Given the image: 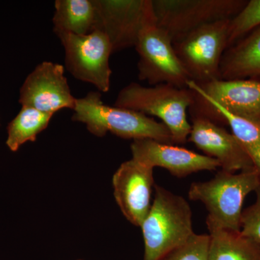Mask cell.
<instances>
[{
  "label": "cell",
  "mask_w": 260,
  "mask_h": 260,
  "mask_svg": "<svg viewBox=\"0 0 260 260\" xmlns=\"http://www.w3.org/2000/svg\"><path fill=\"white\" fill-rule=\"evenodd\" d=\"M255 192L254 204L243 210L240 233L260 246V186Z\"/></svg>",
  "instance_id": "7402d4cb"
},
{
  "label": "cell",
  "mask_w": 260,
  "mask_h": 260,
  "mask_svg": "<svg viewBox=\"0 0 260 260\" xmlns=\"http://www.w3.org/2000/svg\"><path fill=\"white\" fill-rule=\"evenodd\" d=\"M54 114L40 112L30 107L21 110L8 126L6 145L11 151H18L28 142H35L37 136L47 129Z\"/></svg>",
  "instance_id": "ac0fdd59"
},
{
  "label": "cell",
  "mask_w": 260,
  "mask_h": 260,
  "mask_svg": "<svg viewBox=\"0 0 260 260\" xmlns=\"http://www.w3.org/2000/svg\"><path fill=\"white\" fill-rule=\"evenodd\" d=\"M76 98L70 90L64 67L44 61L37 65L25 80L20 90L22 107L55 114L63 109H74Z\"/></svg>",
  "instance_id": "30bf717a"
},
{
  "label": "cell",
  "mask_w": 260,
  "mask_h": 260,
  "mask_svg": "<svg viewBox=\"0 0 260 260\" xmlns=\"http://www.w3.org/2000/svg\"><path fill=\"white\" fill-rule=\"evenodd\" d=\"M116 203L126 220L141 226L151 207L155 186L153 169L132 158L123 162L113 176Z\"/></svg>",
  "instance_id": "7c38bea8"
},
{
  "label": "cell",
  "mask_w": 260,
  "mask_h": 260,
  "mask_svg": "<svg viewBox=\"0 0 260 260\" xmlns=\"http://www.w3.org/2000/svg\"><path fill=\"white\" fill-rule=\"evenodd\" d=\"M194 102V92L189 88L169 84L146 87L133 82L119 91L114 106L158 118L170 131L174 145H182L190 134L187 112Z\"/></svg>",
  "instance_id": "7a4b0ae2"
},
{
  "label": "cell",
  "mask_w": 260,
  "mask_h": 260,
  "mask_svg": "<svg viewBox=\"0 0 260 260\" xmlns=\"http://www.w3.org/2000/svg\"><path fill=\"white\" fill-rule=\"evenodd\" d=\"M155 21L173 43L207 24L231 20L247 0H151Z\"/></svg>",
  "instance_id": "8992f818"
},
{
  "label": "cell",
  "mask_w": 260,
  "mask_h": 260,
  "mask_svg": "<svg viewBox=\"0 0 260 260\" xmlns=\"http://www.w3.org/2000/svg\"><path fill=\"white\" fill-rule=\"evenodd\" d=\"M154 189L153 203L140 226L144 239V260H158L185 244L194 234L188 202L158 184Z\"/></svg>",
  "instance_id": "3957f363"
},
{
  "label": "cell",
  "mask_w": 260,
  "mask_h": 260,
  "mask_svg": "<svg viewBox=\"0 0 260 260\" xmlns=\"http://www.w3.org/2000/svg\"><path fill=\"white\" fill-rule=\"evenodd\" d=\"M191 121L188 141L204 155L215 159L220 169L230 172L255 169L239 140L223 125L200 116H191Z\"/></svg>",
  "instance_id": "4fadbf2b"
},
{
  "label": "cell",
  "mask_w": 260,
  "mask_h": 260,
  "mask_svg": "<svg viewBox=\"0 0 260 260\" xmlns=\"http://www.w3.org/2000/svg\"><path fill=\"white\" fill-rule=\"evenodd\" d=\"M249 155L260 178V120L234 116L215 109Z\"/></svg>",
  "instance_id": "d6986e66"
},
{
  "label": "cell",
  "mask_w": 260,
  "mask_h": 260,
  "mask_svg": "<svg viewBox=\"0 0 260 260\" xmlns=\"http://www.w3.org/2000/svg\"><path fill=\"white\" fill-rule=\"evenodd\" d=\"M64 49L65 66L77 80L94 85L107 93L111 88L109 59L112 44L105 34L94 30L88 35L64 34L58 37Z\"/></svg>",
  "instance_id": "9c48e42d"
},
{
  "label": "cell",
  "mask_w": 260,
  "mask_h": 260,
  "mask_svg": "<svg viewBox=\"0 0 260 260\" xmlns=\"http://www.w3.org/2000/svg\"><path fill=\"white\" fill-rule=\"evenodd\" d=\"M260 78V25L228 48L222 57L220 79Z\"/></svg>",
  "instance_id": "9a60e30c"
},
{
  "label": "cell",
  "mask_w": 260,
  "mask_h": 260,
  "mask_svg": "<svg viewBox=\"0 0 260 260\" xmlns=\"http://www.w3.org/2000/svg\"><path fill=\"white\" fill-rule=\"evenodd\" d=\"M259 186L256 169L239 172L220 169L209 181L192 183L188 195L193 201L204 204L207 218L224 229L240 232L244 200Z\"/></svg>",
  "instance_id": "277c9868"
},
{
  "label": "cell",
  "mask_w": 260,
  "mask_h": 260,
  "mask_svg": "<svg viewBox=\"0 0 260 260\" xmlns=\"http://www.w3.org/2000/svg\"><path fill=\"white\" fill-rule=\"evenodd\" d=\"M210 237L208 234H193L179 247L169 251L158 260H208Z\"/></svg>",
  "instance_id": "44dd1931"
},
{
  "label": "cell",
  "mask_w": 260,
  "mask_h": 260,
  "mask_svg": "<svg viewBox=\"0 0 260 260\" xmlns=\"http://www.w3.org/2000/svg\"><path fill=\"white\" fill-rule=\"evenodd\" d=\"M73 112L72 120L83 123L99 138L109 132L123 139H152L174 144L170 131L162 122L130 109L106 105L99 91L76 99Z\"/></svg>",
  "instance_id": "6da1fadb"
},
{
  "label": "cell",
  "mask_w": 260,
  "mask_h": 260,
  "mask_svg": "<svg viewBox=\"0 0 260 260\" xmlns=\"http://www.w3.org/2000/svg\"><path fill=\"white\" fill-rule=\"evenodd\" d=\"M150 0H95V30L106 34L113 53L135 47Z\"/></svg>",
  "instance_id": "8fae6325"
},
{
  "label": "cell",
  "mask_w": 260,
  "mask_h": 260,
  "mask_svg": "<svg viewBox=\"0 0 260 260\" xmlns=\"http://www.w3.org/2000/svg\"><path fill=\"white\" fill-rule=\"evenodd\" d=\"M230 20L207 24L173 43L191 81L203 84L220 79V62L229 44Z\"/></svg>",
  "instance_id": "52a82bcc"
},
{
  "label": "cell",
  "mask_w": 260,
  "mask_h": 260,
  "mask_svg": "<svg viewBox=\"0 0 260 260\" xmlns=\"http://www.w3.org/2000/svg\"><path fill=\"white\" fill-rule=\"evenodd\" d=\"M209 231L208 260H260V246L240 232L220 226L207 218Z\"/></svg>",
  "instance_id": "2e32d148"
},
{
  "label": "cell",
  "mask_w": 260,
  "mask_h": 260,
  "mask_svg": "<svg viewBox=\"0 0 260 260\" xmlns=\"http://www.w3.org/2000/svg\"><path fill=\"white\" fill-rule=\"evenodd\" d=\"M187 86L194 94V104L189 110L191 115L205 114L212 108L218 116L215 109L260 120V78L218 79L203 84L191 80Z\"/></svg>",
  "instance_id": "ba28073f"
},
{
  "label": "cell",
  "mask_w": 260,
  "mask_h": 260,
  "mask_svg": "<svg viewBox=\"0 0 260 260\" xmlns=\"http://www.w3.org/2000/svg\"><path fill=\"white\" fill-rule=\"evenodd\" d=\"M260 25V0H249L242 9L231 19L228 48Z\"/></svg>",
  "instance_id": "ffe728a7"
},
{
  "label": "cell",
  "mask_w": 260,
  "mask_h": 260,
  "mask_svg": "<svg viewBox=\"0 0 260 260\" xmlns=\"http://www.w3.org/2000/svg\"><path fill=\"white\" fill-rule=\"evenodd\" d=\"M54 8L52 23L56 37L88 35L96 29L95 0H56Z\"/></svg>",
  "instance_id": "e0dca14e"
},
{
  "label": "cell",
  "mask_w": 260,
  "mask_h": 260,
  "mask_svg": "<svg viewBox=\"0 0 260 260\" xmlns=\"http://www.w3.org/2000/svg\"><path fill=\"white\" fill-rule=\"evenodd\" d=\"M135 49L139 55L140 80L151 86L169 84L188 88L190 78L176 54L172 39L155 21L151 0Z\"/></svg>",
  "instance_id": "5b68a950"
},
{
  "label": "cell",
  "mask_w": 260,
  "mask_h": 260,
  "mask_svg": "<svg viewBox=\"0 0 260 260\" xmlns=\"http://www.w3.org/2000/svg\"><path fill=\"white\" fill-rule=\"evenodd\" d=\"M133 159L147 167L164 168L174 177L183 178L201 171H215V159L174 144L152 139L133 140L130 145Z\"/></svg>",
  "instance_id": "5bb4252c"
}]
</instances>
